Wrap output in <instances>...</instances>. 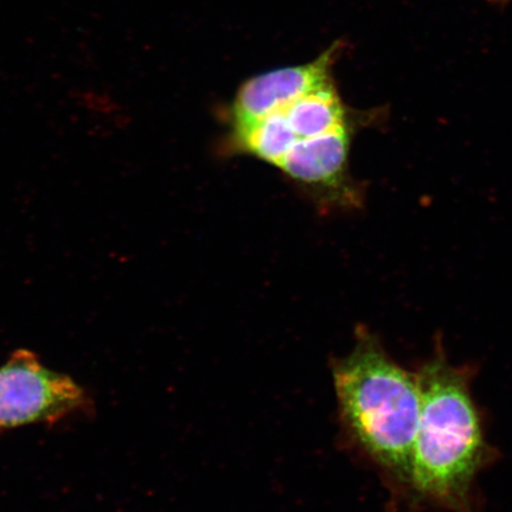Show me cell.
<instances>
[{
    "label": "cell",
    "mask_w": 512,
    "mask_h": 512,
    "mask_svg": "<svg viewBox=\"0 0 512 512\" xmlns=\"http://www.w3.org/2000/svg\"><path fill=\"white\" fill-rule=\"evenodd\" d=\"M415 373L420 418L405 507L408 512H482L477 478L497 454L473 398L475 368L453 364L437 339L432 355Z\"/></svg>",
    "instance_id": "cell-1"
},
{
    "label": "cell",
    "mask_w": 512,
    "mask_h": 512,
    "mask_svg": "<svg viewBox=\"0 0 512 512\" xmlns=\"http://www.w3.org/2000/svg\"><path fill=\"white\" fill-rule=\"evenodd\" d=\"M297 139L311 138L337 128L367 121L369 114H354L343 104L334 79L322 83L279 110ZM277 112V111H275Z\"/></svg>",
    "instance_id": "cell-6"
},
{
    "label": "cell",
    "mask_w": 512,
    "mask_h": 512,
    "mask_svg": "<svg viewBox=\"0 0 512 512\" xmlns=\"http://www.w3.org/2000/svg\"><path fill=\"white\" fill-rule=\"evenodd\" d=\"M87 405L85 390L30 350H16L0 367V430L57 422Z\"/></svg>",
    "instance_id": "cell-3"
},
{
    "label": "cell",
    "mask_w": 512,
    "mask_h": 512,
    "mask_svg": "<svg viewBox=\"0 0 512 512\" xmlns=\"http://www.w3.org/2000/svg\"><path fill=\"white\" fill-rule=\"evenodd\" d=\"M336 48L326 50L315 61L254 76L240 87L232 107V130L255 123L281 110L293 100L332 79Z\"/></svg>",
    "instance_id": "cell-5"
},
{
    "label": "cell",
    "mask_w": 512,
    "mask_h": 512,
    "mask_svg": "<svg viewBox=\"0 0 512 512\" xmlns=\"http://www.w3.org/2000/svg\"><path fill=\"white\" fill-rule=\"evenodd\" d=\"M364 124L369 123L297 139L277 169L324 207L361 208L364 189L350 175L349 156L352 139Z\"/></svg>",
    "instance_id": "cell-4"
},
{
    "label": "cell",
    "mask_w": 512,
    "mask_h": 512,
    "mask_svg": "<svg viewBox=\"0 0 512 512\" xmlns=\"http://www.w3.org/2000/svg\"><path fill=\"white\" fill-rule=\"evenodd\" d=\"M342 445L379 475L405 507L420 418L415 371L403 368L379 336L358 325L348 354L331 362Z\"/></svg>",
    "instance_id": "cell-2"
}]
</instances>
